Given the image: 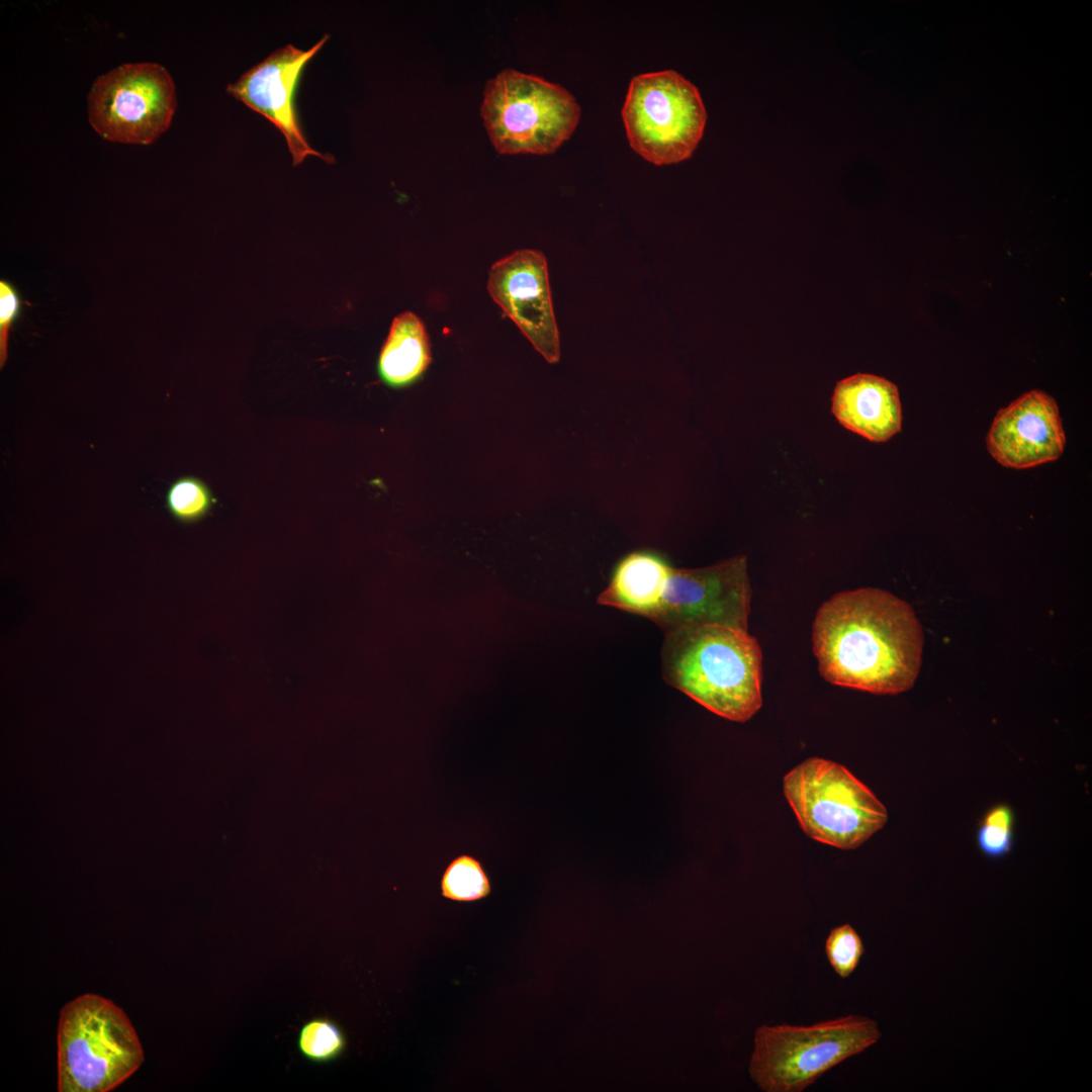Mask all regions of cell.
Wrapping results in <instances>:
<instances>
[{
    "label": "cell",
    "mask_w": 1092,
    "mask_h": 1092,
    "mask_svg": "<svg viewBox=\"0 0 1092 1092\" xmlns=\"http://www.w3.org/2000/svg\"><path fill=\"white\" fill-rule=\"evenodd\" d=\"M923 642L912 607L875 587L833 595L819 607L812 624L821 676L873 694L895 695L913 687Z\"/></svg>",
    "instance_id": "6da1fadb"
},
{
    "label": "cell",
    "mask_w": 1092,
    "mask_h": 1092,
    "mask_svg": "<svg viewBox=\"0 0 1092 1092\" xmlns=\"http://www.w3.org/2000/svg\"><path fill=\"white\" fill-rule=\"evenodd\" d=\"M664 680L714 714L746 722L762 706V652L747 630L700 625L663 633Z\"/></svg>",
    "instance_id": "7a4b0ae2"
},
{
    "label": "cell",
    "mask_w": 1092,
    "mask_h": 1092,
    "mask_svg": "<svg viewBox=\"0 0 1092 1092\" xmlns=\"http://www.w3.org/2000/svg\"><path fill=\"white\" fill-rule=\"evenodd\" d=\"M57 1045L59 1092L111 1091L144 1062L125 1013L96 994L81 995L63 1007Z\"/></svg>",
    "instance_id": "3957f363"
},
{
    "label": "cell",
    "mask_w": 1092,
    "mask_h": 1092,
    "mask_svg": "<svg viewBox=\"0 0 1092 1092\" xmlns=\"http://www.w3.org/2000/svg\"><path fill=\"white\" fill-rule=\"evenodd\" d=\"M881 1037L877 1021L847 1015L800 1026L760 1025L754 1033L749 1074L764 1092H800Z\"/></svg>",
    "instance_id": "277c9868"
},
{
    "label": "cell",
    "mask_w": 1092,
    "mask_h": 1092,
    "mask_svg": "<svg viewBox=\"0 0 1092 1092\" xmlns=\"http://www.w3.org/2000/svg\"><path fill=\"white\" fill-rule=\"evenodd\" d=\"M480 113L499 154L549 155L570 139L581 109L562 86L506 69L485 84Z\"/></svg>",
    "instance_id": "5b68a950"
},
{
    "label": "cell",
    "mask_w": 1092,
    "mask_h": 1092,
    "mask_svg": "<svg viewBox=\"0 0 1092 1092\" xmlns=\"http://www.w3.org/2000/svg\"><path fill=\"white\" fill-rule=\"evenodd\" d=\"M783 790L802 830L840 849L860 846L888 820L884 804L844 765L810 757L792 768Z\"/></svg>",
    "instance_id": "8992f818"
},
{
    "label": "cell",
    "mask_w": 1092,
    "mask_h": 1092,
    "mask_svg": "<svg viewBox=\"0 0 1092 1092\" xmlns=\"http://www.w3.org/2000/svg\"><path fill=\"white\" fill-rule=\"evenodd\" d=\"M622 118L631 148L656 165L689 159L701 141L707 112L697 87L673 70L635 76Z\"/></svg>",
    "instance_id": "52a82bcc"
},
{
    "label": "cell",
    "mask_w": 1092,
    "mask_h": 1092,
    "mask_svg": "<svg viewBox=\"0 0 1092 1092\" xmlns=\"http://www.w3.org/2000/svg\"><path fill=\"white\" fill-rule=\"evenodd\" d=\"M175 109L173 79L158 63L120 65L99 76L87 96L92 128L114 143L152 144L168 129Z\"/></svg>",
    "instance_id": "ba28073f"
},
{
    "label": "cell",
    "mask_w": 1092,
    "mask_h": 1092,
    "mask_svg": "<svg viewBox=\"0 0 1092 1092\" xmlns=\"http://www.w3.org/2000/svg\"><path fill=\"white\" fill-rule=\"evenodd\" d=\"M750 600L745 556L701 568L670 566L648 619L663 633L700 625L747 630Z\"/></svg>",
    "instance_id": "9c48e42d"
},
{
    "label": "cell",
    "mask_w": 1092,
    "mask_h": 1092,
    "mask_svg": "<svg viewBox=\"0 0 1092 1092\" xmlns=\"http://www.w3.org/2000/svg\"><path fill=\"white\" fill-rule=\"evenodd\" d=\"M329 38L325 34L307 51L286 44L226 87L232 96L264 115L282 132L294 166L302 163L307 156H315L328 163L334 161V157L309 146L300 127L294 103L303 69Z\"/></svg>",
    "instance_id": "30bf717a"
},
{
    "label": "cell",
    "mask_w": 1092,
    "mask_h": 1092,
    "mask_svg": "<svg viewBox=\"0 0 1092 1092\" xmlns=\"http://www.w3.org/2000/svg\"><path fill=\"white\" fill-rule=\"evenodd\" d=\"M487 289L546 361L558 362L559 334L544 255L522 249L495 262L489 271Z\"/></svg>",
    "instance_id": "8fae6325"
},
{
    "label": "cell",
    "mask_w": 1092,
    "mask_h": 1092,
    "mask_svg": "<svg viewBox=\"0 0 1092 1092\" xmlns=\"http://www.w3.org/2000/svg\"><path fill=\"white\" fill-rule=\"evenodd\" d=\"M990 455L1002 466L1026 469L1061 457L1066 444L1057 401L1030 390L998 411L986 438Z\"/></svg>",
    "instance_id": "7c38bea8"
},
{
    "label": "cell",
    "mask_w": 1092,
    "mask_h": 1092,
    "mask_svg": "<svg viewBox=\"0 0 1092 1092\" xmlns=\"http://www.w3.org/2000/svg\"><path fill=\"white\" fill-rule=\"evenodd\" d=\"M832 413L844 428L872 442H885L901 431L898 388L873 374L857 373L838 381Z\"/></svg>",
    "instance_id": "4fadbf2b"
},
{
    "label": "cell",
    "mask_w": 1092,
    "mask_h": 1092,
    "mask_svg": "<svg viewBox=\"0 0 1092 1092\" xmlns=\"http://www.w3.org/2000/svg\"><path fill=\"white\" fill-rule=\"evenodd\" d=\"M669 567L668 562L655 552H632L616 565L598 603L649 618Z\"/></svg>",
    "instance_id": "5bb4252c"
},
{
    "label": "cell",
    "mask_w": 1092,
    "mask_h": 1092,
    "mask_svg": "<svg viewBox=\"0 0 1092 1092\" xmlns=\"http://www.w3.org/2000/svg\"><path fill=\"white\" fill-rule=\"evenodd\" d=\"M431 362L428 335L422 321L403 312L392 322L378 361L380 378L391 387H402L418 379Z\"/></svg>",
    "instance_id": "9a60e30c"
},
{
    "label": "cell",
    "mask_w": 1092,
    "mask_h": 1092,
    "mask_svg": "<svg viewBox=\"0 0 1092 1092\" xmlns=\"http://www.w3.org/2000/svg\"><path fill=\"white\" fill-rule=\"evenodd\" d=\"M296 1045L299 1054L313 1064H329L346 1052L348 1039L343 1028L326 1016L305 1021L298 1030Z\"/></svg>",
    "instance_id": "2e32d148"
},
{
    "label": "cell",
    "mask_w": 1092,
    "mask_h": 1092,
    "mask_svg": "<svg viewBox=\"0 0 1092 1092\" xmlns=\"http://www.w3.org/2000/svg\"><path fill=\"white\" fill-rule=\"evenodd\" d=\"M440 887L444 898L456 902L478 901L486 898L491 891L482 863L466 853L456 856L447 864Z\"/></svg>",
    "instance_id": "e0dca14e"
},
{
    "label": "cell",
    "mask_w": 1092,
    "mask_h": 1092,
    "mask_svg": "<svg viewBox=\"0 0 1092 1092\" xmlns=\"http://www.w3.org/2000/svg\"><path fill=\"white\" fill-rule=\"evenodd\" d=\"M215 498L210 487L200 478L186 475L168 487L165 506L169 514L184 524L202 520L210 512Z\"/></svg>",
    "instance_id": "ac0fdd59"
},
{
    "label": "cell",
    "mask_w": 1092,
    "mask_h": 1092,
    "mask_svg": "<svg viewBox=\"0 0 1092 1092\" xmlns=\"http://www.w3.org/2000/svg\"><path fill=\"white\" fill-rule=\"evenodd\" d=\"M1013 810L1005 804L991 808L982 818L977 842L986 856L999 858L1010 852L1013 844Z\"/></svg>",
    "instance_id": "d6986e66"
},
{
    "label": "cell",
    "mask_w": 1092,
    "mask_h": 1092,
    "mask_svg": "<svg viewBox=\"0 0 1092 1092\" xmlns=\"http://www.w3.org/2000/svg\"><path fill=\"white\" fill-rule=\"evenodd\" d=\"M863 952L862 940L850 924H842L830 930L825 941V953L833 971L840 978H847L852 974Z\"/></svg>",
    "instance_id": "ffe728a7"
},
{
    "label": "cell",
    "mask_w": 1092,
    "mask_h": 1092,
    "mask_svg": "<svg viewBox=\"0 0 1092 1092\" xmlns=\"http://www.w3.org/2000/svg\"><path fill=\"white\" fill-rule=\"evenodd\" d=\"M21 299L16 287L5 279L0 280V367L8 358L9 337L14 323L21 314Z\"/></svg>",
    "instance_id": "44dd1931"
}]
</instances>
